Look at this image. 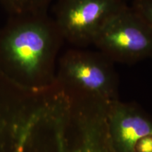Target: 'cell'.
Instances as JSON below:
<instances>
[{
    "label": "cell",
    "instance_id": "cell-9",
    "mask_svg": "<svg viewBox=\"0 0 152 152\" xmlns=\"http://www.w3.org/2000/svg\"><path fill=\"white\" fill-rule=\"evenodd\" d=\"M134 152H152V135L144 137L138 141Z\"/></svg>",
    "mask_w": 152,
    "mask_h": 152
},
{
    "label": "cell",
    "instance_id": "cell-3",
    "mask_svg": "<svg viewBox=\"0 0 152 152\" xmlns=\"http://www.w3.org/2000/svg\"><path fill=\"white\" fill-rule=\"evenodd\" d=\"M92 45L113 63L136 64L152 58V29L128 5L105 23Z\"/></svg>",
    "mask_w": 152,
    "mask_h": 152
},
{
    "label": "cell",
    "instance_id": "cell-4",
    "mask_svg": "<svg viewBox=\"0 0 152 152\" xmlns=\"http://www.w3.org/2000/svg\"><path fill=\"white\" fill-rule=\"evenodd\" d=\"M127 6L123 0H56L52 18L65 42L85 48L93 45L105 23Z\"/></svg>",
    "mask_w": 152,
    "mask_h": 152
},
{
    "label": "cell",
    "instance_id": "cell-11",
    "mask_svg": "<svg viewBox=\"0 0 152 152\" xmlns=\"http://www.w3.org/2000/svg\"><path fill=\"white\" fill-rule=\"evenodd\" d=\"M123 1H125V2H126V1H129V0H123ZM131 1H133V0H131Z\"/></svg>",
    "mask_w": 152,
    "mask_h": 152
},
{
    "label": "cell",
    "instance_id": "cell-2",
    "mask_svg": "<svg viewBox=\"0 0 152 152\" xmlns=\"http://www.w3.org/2000/svg\"><path fill=\"white\" fill-rule=\"evenodd\" d=\"M56 84L68 94L119 99V80L114 63L99 51L68 49L57 63Z\"/></svg>",
    "mask_w": 152,
    "mask_h": 152
},
{
    "label": "cell",
    "instance_id": "cell-1",
    "mask_svg": "<svg viewBox=\"0 0 152 152\" xmlns=\"http://www.w3.org/2000/svg\"><path fill=\"white\" fill-rule=\"evenodd\" d=\"M65 40L48 12L8 16L0 28V69L20 87L40 91L56 84Z\"/></svg>",
    "mask_w": 152,
    "mask_h": 152
},
{
    "label": "cell",
    "instance_id": "cell-5",
    "mask_svg": "<svg viewBox=\"0 0 152 152\" xmlns=\"http://www.w3.org/2000/svg\"><path fill=\"white\" fill-rule=\"evenodd\" d=\"M47 152H111L107 118L96 109H82L50 135Z\"/></svg>",
    "mask_w": 152,
    "mask_h": 152
},
{
    "label": "cell",
    "instance_id": "cell-10",
    "mask_svg": "<svg viewBox=\"0 0 152 152\" xmlns=\"http://www.w3.org/2000/svg\"><path fill=\"white\" fill-rule=\"evenodd\" d=\"M20 147H19L18 149H17L16 152H28L27 150H26V147H25L23 140L22 137H20Z\"/></svg>",
    "mask_w": 152,
    "mask_h": 152
},
{
    "label": "cell",
    "instance_id": "cell-7",
    "mask_svg": "<svg viewBox=\"0 0 152 152\" xmlns=\"http://www.w3.org/2000/svg\"><path fill=\"white\" fill-rule=\"evenodd\" d=\"M54 0H0V6L7 16L48 12Z\"/></svg>",
    "mask_w": 152,
    "mask_h": 152
},
{
    "label": "cell",
    "instance_id": "cell-6",
    "mask_svg": "<svg viewBox=\"0 0 152 152\" xmlns=\"http://www.w3.org/2000/svg\"><path fill=\"white\" fill-rule=\"evenodd\" d=\"M107 132L111 152H134L138 141L152 135V116L136 103L115 100L109 106Z\"/></svg>",
    "mask_w": 152,
    "mask_h": 152
},
{
    "label": "cell",
    "instance_id": "cell-8",
    "mask_svg": "<svg viewBox=\"0 0 152 152\" xmlns=\"http://www.w3.org/2000/svg\"><path fill=\"white\" fill-rule=\"evenodd\" d=\"M131 7L152 29V0H133Z\"/></svg>",
    "mask_w": 152,
    "mask_h": 152
}]
</instances>
